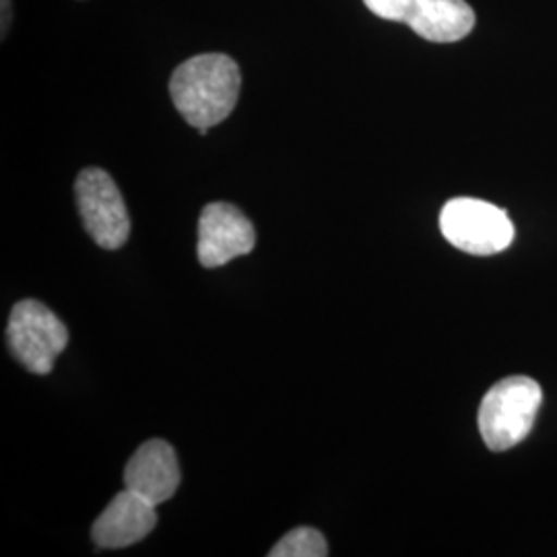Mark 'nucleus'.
Returning <instances> with one entry per match:
<instances>
[{
	"label": "nucleus",
	"instance_id": "obj_3",
	"mask_svg": "<svg viewBox=\"0 0 557 557\" xmlns=\"http://www.w3.org/2000/svg\"><path fill=\"white\" fill-rule=\"evenodd\" d=\"M442 236L455 248L475 255L492 257L504 252L515 239V225L504 209L487 200H448L440 213Z\"/></svg>",
	"mask_w": 557,
	"mask_h": 557
},
{
	"label": "nucleus",
	"instance_id": "obj_2",
	"mask_svg": "<svg viewBox=\"0 0 557 557\" xmlns=\"http://www.w3.org/2000/svg\"><path fill=\"white\" fill-rule=\"evenodd\" d=\"M543 403L537 380L510 376L499 380L481 400L479 432L485 446L494 453L515 448L535 425Z\"/></svg>",
	"mask_w": 557,
	"mask_h": 557
},
{
	"label": "nucleus",
	"instance_id": "obj_7",
	"mask_svg": "<svg viewBox=\"0 0 557 557\" xmlns=\"http://www.w3.org/2000/svg\"><path fill=\"white\" fill-rule=\"evenodd\" d=\"M257 232L250 220L230 202H211L199 220V260L207 269H218L230 260L252 252Z\"/></svg>",
	"mask_w": 557,
	"mask_h": 557
},
{
	"label": "nucleus",
	"instance_id": "obj_8",
	"mask_svg": "<svg viewBox=\"0 0 557 557\" xmlns=\"http://www.w3.org/2000/svg\"><path fill=\"white\" fill-rule=\"evenodd\" d=\"M180 467L174 448L163 440H149L128 460L124 487L160 506L178 492Z\"/></svg>",
	"mask_w": 557,
	"mask_h": 557
},
{
	"label": "nucleus",
	"instance_id": "obj_11",
	"mask_svg": "<svg viewBox=\"0 0 557 557\" xmlns=\"http://www.w3.org/2000/svg\"><path fill=\"white\" fill-rule=\"evenodd\" d=\"M9 25H11V0H2V38H7Z\"/></svg>",
	"mask_w": 557,
	"mask_h": 557
},
{
	"label": "nucleus",
	"instance_id": "obj_10",
	"mask_svg": "<svg viewBox=\"0 0 557 557\" xmlns=\"http://www.w3.org/2000/svg\"><path fill=\"white\" fill-rule=\"evenodd\" d=\"M271 557H324L329 556L326 539L317 529L299 527L289 531L277 545L269 552Z\"/></svg>",
	"mask_w": 557,
	"mask_h": 557
},
{
	"label": "nucleus",
	"instance_id": "obj_4",
	"mask_svg": "<svg viewBox=\"0 0 557 557\" xmlns=\"http://www.w3.org/2000/svg\"><path fill=\"white\" fill-rule=\"evenodd\" d=\"M7 338L13 356L34 374H50L69 343L62 320L36 299L20 301L9 319Z\"/></svg>",
	"mask_w": 557,
	"mask_h": 557
},
{
	"label": "nucleus",
	"instance_id": "obj_1",
	"mask_svg": "<svg viewBox=\"0 0 557 557\" xmlns=\"http://www.w3.org/2000/svg\"><path fill=\"white\" fill-rule=\"evenodd\" d=\"M242 75L225 54H200L182 62L170 79V94L182 119L200 135L227 119L239 98Z\"/></svg>",
	"mask_w": 557,
	"mask_h": 557
},
{
	"label": "nucleus",
	"instance_id": "obj_6",
	"mask_svg": "<svg viewBox=\"0 0 557 557\" xmlns=\"http://www.w3.org/2000/svg\"><path fill=\"white\" fill-rule=\"evenodd\" d=\"M81 220L106 250H116L131 234V220L116 182L100 168L83 170L75 184Z\"/></svg>",
	"mask_w": 557,
	"mask_h": 557
},
{
	"label": "nucleus",
	"instance_id": "obj_5",
	"mask_svg": "<svg viewBox=\"0 0 557 557\" xmlns=\"http://www.w3.org/2000/svg\"><path fill=\"white\" fill-rule=\"evenodd\" d=\"M380 20L409 25L423 40L453 44L475 27V11L467 0H363Z\"/></svg>",
	"mask_w": 557,
	"mask_h": 557
},
{
	"label": "nucleus",
	"instance_id": "obj_9",
	"mask_svg": "<svg viewBox=\"0 0 557 557\" xmlns=\"http://www.w3.org/2000/svg\"><path fill=\"white\" fill-rule=\"evenodd\" d=\"M156 524L158 506L124 487L96 520L91 537L101 549H120L143 541Z\"/></svg>",
	"mask_w": 557,
	"mask_h": 557
}]
</instances>
